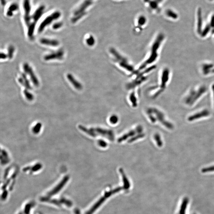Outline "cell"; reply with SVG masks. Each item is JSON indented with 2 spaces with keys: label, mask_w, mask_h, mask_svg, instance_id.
<instances>
[{
  "label": "cell",
  "mask_w": 214,
  "mask_h": 214,
  "mask_svg": "<svg viewBox=\"0 0 214 214\" xmlns=\"http://www.w3.org/2000/svg\"><path fill=\"white\" fill-rule=\"evenodd\" d=\"M200 68L201 73L204 76H209L214 73V64L211 62L203 63Z\"/></svg>",
  "instance_id": "obj_11"
},
{
  "label": "cell",
  "mask_w": 214,
  "mask_h": 214,
  "mask_svg": "<svg viewBox=\"0 0 214 214\" xmlns=\"http://www.w3.org/2000/svg\"><path fill=\"white\" fill-rule=\"evenodd\" d=\"M98 144L100 147L103 148H105L107 146V142L104 141V140H100L98 142Z\"/></svg>",
  "instance_id": "obj_25"
},
{
  "label": "cell",
  "mask_w": 214,
  "mask_h": 214,
  "mask_svg": "<svg viewBox=\"0 0 214 214\" xmlns=\"http://www.w3.org/2000/svg\"><path fill=\"white\" fill-rule=\"evenodd\" d=\"M69 180V177L66 176L63 178L61 182L58 184L57 186H56L53 189H52L51 191H50L49 193H48V196H52L53 195L56 194L58 193L59 192V191L61 190L62 188H63L64 185H66L67 182H68Z\"/></svg>",
  "instance_id": "obj_12"
},
{
  "label": "cell",
  "mask_w": 214,
  "mask_h": 214,
  "mask_svg": "<svg viewBox=\"0 0 214 214\" xmlns=\"http://www.w3.org/2000/svg\"><path fill=\"white\" fill-rule=\"evenodd\" d=\"M202 11L200 9L198 11V24H197V32L199 34H201L202 32Z\"/></svg>",
  "instance_id": "obj_15"
},
{
  "label": "cell",
  "mask_w": 214,
  "mask_h": 214,
  "mask_svg": "<svg viewBox=\"0 0 214 214\" xmlns=\"http://www.w3.org/2000/svg\"><path fill=\"white\" fill-rule=\"evenodd\" d=\"M62 24L61 23H56L54 25L53 28L54 29H59V28L62 26Z\"/></svg>",
  "instance_id": "obj_30"
},
{
  "label": "cell",
  "mask_w": 214,
  "mask_h": 214,
  "mask_svg": "<svg viewBox=\"0 0 214 214\" xmlns=\"http://www.w3.org/2000/svg\"><path fill=\"white\" fill-rule=\"evenodd\" d=\"M210 113L207 110H205L199 113H196L193 116L190 117L188 119V121H192L202 117H206L209 115Z\"/></svg>",
  "instance_id": "obj_14"
},
{
  "label": "cell",
  "mask_w": 214,
  "mask_h": 214,
  "mask_svg": "<svg viewBox=\"0 0 214 214\" xmlns=\"http://www.w3.org/2000/svg\"><path fill=\"white\" fill-rule=\"evenodd\" d=\"M211 87H212V91L213 92L214 98V84L212 85V86H211Z\"/></svg>",
  "instance_id": "obj_34"
},
{
  "label": "cell",
  "mask_w": 214,
  "mask_h": 214,
  "mask_svg": "<svg viewBox=\"0 0 214 214\" xmlns=\"http://www.w3.org/2000/svg\"><path fill=\"white\" fill-rule=\"evenodd\" d=\"M154 139H155L156 142L157 144V145L160 147L162 146L163 145L162 141H161V137H160L159 134H156L154 136Z\"/></svg>",
  "instance_id": "obj_20"
},
{
  "label": "cell",
  "mask_w": 214,
  "mask_h": 214,
  "mask_svg": "<svg viewBox=\"0 0 214 214\" xmlns=\"http://www.w3.org/2000/svg\"><path fill=\"white\" fill-rule=\"evenodd\" d=\"M94 0H83L72 10L71 20L73 23L78 22L85 15L86 11L92 5Z\"/></svg>",
  "instance_id": "obj_2"
},
{
  "label": "cell",
  "mask_w": 214,
  "mask_h": 214,
  "mask_svg": "<svg viewBox=\"0 0 214 214\" xmlns=\"http://www.w3.org/2000/svg\"><path fill=\"white\" fill-rule=\"evenodd\" d=\"M1 6L5 7V6L7 4V0H1Z\"/></svg>",
  "instance_id": "obj_31"
},
{
  "label": "cell",
  "mask_w": 214,
  "mask_h": 214,
  "mask_svg": "<svg viewBox=\"0 0 214 214\" xmlns=\"http://www.w3.org/2000/svg\"><path fill=\"white\" fill-rule=\"evenodd\" d=\"M188 202V199L187 198H185L184 199L181 205V209L180 210V214H185L187 204Z\"/></svg>",
  "instance_id": "obj_16"
},
{
  "label": "cell",
  "mask_w": 214,
  "mask_h": 214,
  "mask_svg": "<svg viewBox=\"0 0 214 214\" xmlns=\"http://www.w3.org/2000/svg\"><path fill=\"white\" fill-rule=\"evenodd\" d=\"M154 68V67H151L149 69H147L146 71H144L138 74V72L136 73L137 76L136 78L133 80V81L129 83L128 85V88L129 89H133L135 88L136 86L139 85L140 84L145 81L146 79V74L150 73V71H151Z\"/></svg>",
  "instance_id": "obj_7"
},
{
  "label": "cell",
  "mask_w": 214,
  "mask_h": 214,
  "mask_svg": "<svg viewBox=\"0 0 214 214\" xmlns=\"http://www.w3.org/2000/svg\"><path fill=\"white\" fill-rule=\"evenodd\" d=\"M143 129L141 126H139L137 127L135 129L131 130L127 134H124L122 137H120L118 140V142L119 143L122 142L123 141H124L129 137H132L137 134V133H141Z\"/></svg>",
  "instance_id": "obj_13"
},
{
  "label": "cell",
  "mask_w": 214,
  "mask_h": 214,
  "mask_svg": "<svg viewBox=\"0 0 214 214\" xmlns=\"http://www.w3.org/2000/svg\"><path fill=\"white\" fill-rule=\"evenodd\" d=\"M162 1L163 0H155V1H154V2H152V3H151V7H152L153 8L156 7L157 6V5H158V3L161 2V1Z\"/></svg>",
  "instance_id": "obj_29"
},
{
  "label": "cell",
  "mask_w": 214,
  "mask_h": 214,
  "mask_svg": "<svg viewBox=\"0 0 214 214\" xmlns=\"http://www.w3.org/2000/svg\"><path fill=\"white\" fill-rule=\"evenodd\" d=\"M68 77L69 81H70L71 82V83H73V85H74V86L76 87V89H81V85L80 83H79L78 82L76 81L75 80V79H74V78L72 77V76L71 75H69V76H68Z\"/></svg>",
  "instance_id": "obj_18"
},
{
  "label": "cell",
  "mask_w": 214,
  "mask_h": 214,
  "mask_svg": "<svg viewBox=\"0 0 214 214\" xmlns=\"http://www.w3.org/2000/svg\"><path fill=\"white\" fill-rule=\"evenodd\" d=\"M170 71L169 69L165 68L161 72L160 78V91L161 93L164 91L170 79Z\"/></svg>",
  "instance_id": "obj_10"
},
{
  "label": "cell",
  "mask_w": 214,
  "mask_h": 214,
  "mask_svg": "<svg viewBox=\"0 0 214 214\" xmlns=\"http://www.w3.org/2000/svg\"><path fill=\"white\" fill-rule=\"evenodd\" d=\"M147 113H154L155 114L156 116L157 119L160 122L162 123L164 126L166 127L169 129H172L173 128V126L171 123L168 122V121H166L164 119V114H163L161 112L159 111L157 109L154 108H151L148 109L147 110Z\"/></svg>",
  "instance_id": "obj_9"
},
{
  "label": "cell",
  "mask_w": 214,
  "mask_h": 214,
  "mask_svg": "<svg viewBox=\"0 0 214 214\" xmlns=\"http://www.w3.org/2000/svg\"><path fill=\"white\" fill-rule=\"evenodd\" d=\"M87 43L90 46H93L95 44V39L93 36H90V37L87 39Z\"/></svg>",
  "instance_id": "obj_24"
},
{
  "label": "cell",
  "mask_w": 214,
  "mask_h": 214,
  "mask_svg": "<svg viewBox=\"0 0 214 214\" xmlns=\"http://www.w3.org/2000/svg\"><path fill=\"white\" fill-rule=\"evenodd\" d=\"M7 191H5V192H4L3 193V194L2 196V199H5L6 198V197H7Z\"/></svg>",
  "instance_id": "obj_33"
},
{
  "label": "cell",
  "mask_w": 214,
  "mask_h": 214,
  "mask_svg": "<svg viewBox=\"0 0 214 214\" xmlns=\"http://www.w3.org/2000/svg\"><path fill=\"white\" fill-rule=\"evenodd\" d=\"M207 91V87L203 85L197 86V88L191 89L190 90L189 94L186 98V103L192 105Z\"/></svg>",
  "instance_id": "obj_5"
},
{
  "label": "cell",
  "mask_w": 214,
  "mask_h": 214,
  "mask_svg": "<svg viewBox=\"0 0 214 214\" xmlns=\"http://www.w3.org/2000/svg\"><path fill=\"white\" fill-rule=\"evenodd\" d=\"M202 172L207 173L209 172H212L214 171V166H213L209 167V168H205L202 169Z\"/></svg>",
  "instance_id": "obj_27"
},
{
  "label": "cell",
  "mask_w": 214,
  "mask_h": 214,
  "mask_svg": "<svg viewBox=\"0 0 214 214\" xmlns=\"http://www.w3.org/2000/svg\"><path fill=\"white\" fill-rule=\"evenodd\" d=\"M60 202L61 203L64 204L68 207H71L72 205V202L70 201L65 199V198H62V199H61Z\"/></svg>",
  "instance_id": "obj_22"
},
{
  "label": "cell",
  "mask_w": 214,
  "mask_h": 214,
  "mask_svg": "<svg viewBox=\"0 0 214 214\" xmlns=\"http://www.w3.org/2000/svg\"><path fill=\"white\" fill-rule=\"evenodd\" d=\"M165 38L163 34H159L157 37L151 47L150 56L139 67V70L144 69L148 65L153 63L156 60L158 56V50Z\"/></svg>",
  "instance_id": "obj_1"
},
{
  "label": "cell",
  "mask_w": 214,
  "mask_h": 214,
  "mask_svg": "<svg viewBox=\"0 0 214 214\" xmlns=\"http://www.w3.org/2000/svg\"><path fill=\"white\" fill-rule=\"evenodd\" d=\"M210 1H212V0H210Z\"/></svg>",
  "instance_id": "obj_36"
},
{
  "label": "cell",
  "mask_w": 214,
  "mask_h": 214,
  "mask_svg": "<svg viewBox=\"0 0 214 214\" xmlns=\"http://www.w3.org/2000/svg\"><path fill=\"white\" fill-rule=\"evenodd\" d=\"M75 211H76V214H80V213H79V212L78 211L76 210Z\"/></svg>",
  "instance_id": "obj_35"
},
{
  "label": "cell",
  "mask_w": 214,
  "mask_h": 214,
  "mask_svg": "<svg viewBox=\"0 0 214 214\" xmlns=\"http://www.w3.org/2000/svg\"><path fill=\"white\" fill-rule=\"evenodd\" d=\"M110 53L112 56L115 61L117 63L119 66L129 72L134 74L137 73V72L134 70V67L130 64L127 59L120 54L115 49L111 48L110 49Z\"/></svg>",
  "instance_id": "obj_4"
},
{
  "label": "cell",
  "mask_w": 214,
  "mask_h": 214,
  "mask_svg": "<svg viewBox=\"0 0 214 214\" xmlns=\"http://www.w3.org/2000/svg\"><path fill=\"white\" fill-rule=\"evenodd\" d=\"M62 13L59 10H55L52 11L49 14L41 23L39 28L40 32H42L47 25L50 24L53 21L59 19L61 16Z\"/></svg>",
  "instance_id": "obj_6"
},
{
  "label": "cell",
  "mask_w": 214,
  "mask_h": 214,
  "mask_svg": "<svg viewBox=\"0 0 214 214\" xmlns=\"http://www.w3.org/2000/svg\"><path fill=\"white\" fill-rule=\"evenodd\" d=\"M79 128L82 131L92 137L101 136L106 137L111 141H113L114 140V133L111 130L105 129L98 128V127L88 129L84 126L81 125L79 126Z\"/></svg>",
  "instance_id": "obj_3"
},
{
  "label": "cell",
  "mask_w": 214,
  "mask_h": 214,
  "mask_svg": "<svg viewBox=\"0 0 214 214\" xmlns=\"http://www.w3.org/2000/svg\"><path fill=\"white\" fill-rule=\"evenodd\" d=\"M145 136V134H142V133H140V134H138V135L135 136V137H133V138L130 139L129 140V143H131L135 141V140L138 139L139 138H143Z\"/></svg>",
  "instance_id": "obj_21"
},
{
  "label": "cell",
  "mask_w": 214,
  "mask_h": 214,
  "mask_svg": "<svg viewBox=\"0 0 214 214\" xmlns=\"http://www.w3.org/2000/svg\"><path fill=\"white\" fill-rule=\"evenodd\" d=\"M211 26L214 28V15H212L211 20Z\"/></svg>",
  "instance_id": "obj_32"
},
{
  "label": "cell",
  "mask_w": 214,
  "mask_h": 214,
  "mask_svg": "<svg viewBox=\"0 0 214 214\" xmlns=\"http://www.w3.org/2000/svg\"><path fill=\"white\" fill-rule=\"evenodd\" d=\"M118 121V117L117 116L113 115L110 118V122L112 124H115Z\"/></svg>",
  "instance_id": "obj_23"
},
{
  "label": "cell",
  "mask_w": 214,
  "mask_h": 214,
  "mask_svg": "<svg viewBox=\"0 0 214 214\" xmlns=\"http://www.w3.org/2000/svg\"><path fill=\"white\" fill-rule=\"evenodd\" d=\"M129 99L130 102L132 103L133 107H137V100L134 92H133V93L130 94L129 96Z\"/></svg>",
  "instance_id": "obj_17"
},
{
  "label": "cell",
  "mask_w": 214,
  "mask_h": 214,
  "mask_svg": "<svg viewBox=\"0 0 214 214\" xmlns=\"http://www.w3.org/2000/svg\"><path fill=\"white\" fill-rule=\"evenodd\" d=\"M20 11V5L15 1L7 3L4 10L5 15L8 17L13 16Z\"/></svg>",
  "instance_id": "obj_8"
},
{
  "label": "cell",
  "mask_w": 214,
  "mask_h": 214,
  "mask_svg": "<svg viewBox=\"0 0 214 214\" xmlns=\"http://www.w3.org/2000/svg\"><path fill=\"white\" fill-rule=\"evenodd\" d=\"M166 14L168 16L173 19H177L178 17V15L175 12L171 10H168L166 12Z\"/></svg>",
  "instance_id": "obj_19"
},
{
  "label": "cell",
  "mask_w": 214,
  "mask_h": 214,
  "mask_svg": "<svg viewBox=\"0 0 214 214\" xmlns=\"http://www.w3.org/2000/svg\"><path fill=\"white\" fill-rule=\"evenodd\" d=\"M31 207V204H27L26 205V206L25 207L24 209L25 214H29L30 209Z\"/></svg>",
  "instance_id": "obj_28"
},
{
  "label": "cell",
  "mask_w": 214,
  "mask_h": 214,
  "mask_svg": "<svg viewBox=\"0 0 214 214\" xmlns=\"http://www.w3.org/2000/svg\"><path fill=\"white\" fill-rule=\"evenodd\" d=\"M146 19L144 17H140L138 20V23L140 25H143L145 24L146 22Z\"/></svg>",
  "instance_id": "obj_26"
}]
</instances>
